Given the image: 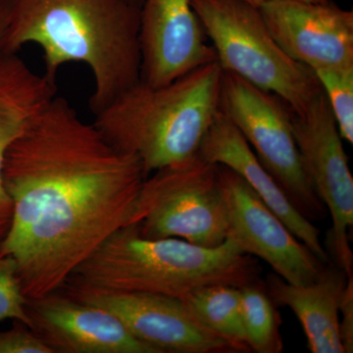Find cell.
<instances>
[{
    "mask_svg": "<svg viewBox=\"0 0 353 353\" xmlns=\"http://www.w3.org/2000/svg\"><path fill=\"white\" fill-rule=\"evenodd\" d=\"M141 81L161 87L216 59L190 0H143Z\"/></svg>",
    "mask_w": 353,
    "mask_h": 353,
    "instance_id": "7c38bea8",
    "label": "cell"
},
{
    "mask_svg": "<svg viewBox=\"0 0 353 353\" xmlns=\"http://www.w3.org/2000/svg\"><path fill=\"white\" fill-rule=\"evenodd\" d=\"M347 281L343 269L329 263L321 276L310 284L292 285L277 274H271L264 285L276 306L289 307L296 316L311 352L343 353L339 325Z\"/></svg>",
    "mask_w": 353,
    "mask_h": 353,
    "instance_id": "9a60e30c",
    "label": "cell"
},
{
    "mask_svg": "<svg viewBox=\"0 0 353 353\" xmlns=\"http://www.w3.org/2000/svg\"><path fill=\"white\" fill-rule=\"evenodd\" d=\"M218 176L229 216L228 238L245 254L270 265L290 284L303 285L317 280L328 264L290 232L239 174L218 165Z\"/></svg>",
    "mask_w": 353,
    "mask_h": 353,
    "instance_id": "30bf717a",
    "label": "cell"
},
{
    "mask_svg": "<svg viewBox=\"0 0 353 353\" xmlns=\"http://www.w3.org/2000/svg\"><path fill=\"white\" fill-rule=\"evenodd\" d=\"M339 334L343 353L353 352V278H348L340 306Z\"/></svg>",
    "mask_w": 353,
    "mask_h": 353,
    "instance_id": "7402d4cb",
    "label": "cell"
},
{
    "mask_svg": "<svg viewBox=\"0 0 353 353\" xmlns=\"http://www.w3.org/2000/svg\"><path fill=\"white\" fill-rule=\"evenodd\" d=\"M61 290L111 313L132 336L160 353H238L204 326L181 299L92 287L72 279Z\"/></svg>",
    "mask_w": 353,
    "mask_h": 353,
    "instance_id": "9c48e42d",
    "label": "cell"
},
{
    "mask_svg": "<svg viewBox=\"0 0 353 353\" xmlns=\"http://www.w3.org/2000/svg\"><path fill=\"white\" fill-rule=\"evenodd\" d=\"M259 259L241 252L232 239L204 248L181 239H148L134 224L121 228L71 278L116 290L143 292L183 299L213 285L246 287L261 282Z\"/></svg>",
    "mask_w": 353,
    "mask_h": 353,
    "instance_id": "277c9868",
    "label": "cell"
},
{
    "mask_svg": "<svg viewBox=\"0 0 353 353\" xmlns=\"http://www.w3.org/2000/svg\"><path fill=\"white\" fill-rule=\"evenodd\" d=\"M6 320L30 327L27 297L21 285L18 265L12 257L0 255V322Z\"/></svg>",
    "mask_w": 353,
    "mask_h": 353,
    "instance_id": "ffe728a7",
    "label": "cell"
},
{
    "mask_svg": "<svg viewBox=\"0 0 353 353\" xmlns=\"http://www.w3.org/2000/svg\"><path fill=\"white\" fill-rule=\"evenodd\" d=\"M30 328L54 353H160L139 341L108 311L64 290L27 299Z\"/></svg>",
    "mask_w": 353,
    "mask_h": 353,
    "instance_id": "4fadbf2b",
    "label": "cell"
},
{
    "mask_svg": "<svg viewBox=\"0 0 353 353\" xmlns=\"http://www.w3.org/2000/svg\"><path fill=\"white\" fill-rule=\"evenodd\" d=\"M241 1L246 2V3L250 4V6L259 8L261 4H263L264 2L269 1V0H241ZM303 1L319 2L324 1V0H303Z\"/></svg>",
    "mask_w": 353,
    "mask_h": 353,
    "instance_id": "cb8c5ba5",
    "label": "cell"
},
{
    "mask_svg": "<svg viewBox=\"0 0 353 353\" xmlns=\"http://www.w3.org/2000/svg\"><path fill=\"white\" fill-rule=\"evenodd\" d=\"M141 6L132 0H10L4 53L34 43L43 75L57 83L65 64H85L94 78V115L141 82Z\"/></svg>",
    "mask_w": 353,
    "mask_h": 353,
    "instance_id": "7a4b0ae2",
    "label": "cell"
},
{
    "mask_svg": "<svg viewBox=\"0 0 353 353\" xmlns=\"http://www.w3.org/2000/svg\"><path fill=\"white\" fill-rule=\"evenodd\" d=\"M57 95V83L39 75L18 57H0V245L8 233L12 201L3 183L7 150Z\"/></svg>",
    "mask_w": 353,
    "mask_h": 353,
    "instance_id": "2e32d148",
    "label": "cell"
},
{
    "mask_svg": "<svg viewBox=\"0 0 353 353\" xmlns=\"http://www.w3.org/2000/svg\"><path fill=\"white\" fill-rule=\"evenodd\" d=\"M0 353H54L27 325L14 321L12 328L0 332Z\"/></svg>",
    "mask_w": 353,
    "mask_h": 353,
    "instance_id": "44dd1931",
    "label": "cell"
},
{
    "mask_svg": "<svg viewBox=\"0 0 353 353\" xmlns=\"http://www.w3.org/2000/svg\"><path fill=\"white\" fill-rule=\"evenodd\" d=\"M220 110L254 148L259 161L297 210L310 221L321 218L325 205L304 171L290 106L278 95L224 72Z\"/></svg>",
    "mask_w": 353,
    "mask_h": 353,
    "instance_id": "52a82bcc",
    "label": "cell"
},
{
    "mask_svg": "<svg viewBox=\"0 0 353 353\" xmlns=\"http://www.w3.org/2000/svg\"><path fill=\"white\" fill-rule=\"evenodd\" d=\"M294 139L304 171L332 218L334 261L353 278L350 232L353 226V179L336 120L324 90L303 114L292 113Z\"/></svg>",
    "mask_w": 353,
    "mask_h": 353,
    "instance_id": "ba28073f",
    "label": "cell"
},
{
    "mask_svg": "<svg viewBox=\"0 0 353 353\" xmlns=\"http://www.w3.org/2000/svg\"><path fill=\"white\" fill-rule=\"evenodd\" d=\"M260 13L280 48L313 72L353 68V12L331 0H269Z\"/></svg>",
    "mask_w": 353,
    "mask_h": 353,
    "instance_id": "8fae6325",
    "label": "cell"
},
{
    "mask_svg": "<svg viewBox=\"0 0 353 353\" xmlns=\"http://www.w3.org/2000/svg\"><path fill=\"white\" fill-rule=\"evenodd\" d=\"M223 74L213 61L161 87L141 81L94 115V126L146 176L180 163L199 153L219 113Z\"/></svg>",
    "mask_w": 353,
    "mask_h": 353,
    "instance_id": "3957f363",
    "label": "cell"
},
{
    "mask_svg": "<svg viewBox=\"0 0 353 353\" xmlns=\"http://www.w3.org/2000/svg\"><path fill=\"white\" fill-rule=\"evenodd\" d=\"M181 299L204 326L229 341L236 352H252L241 320L240 288L208 285Z\"/></svg>",
    "mask_w": 353,
    "mask_h": 353,
    "instance_id": "e0dca14e",
    "label": "cell"
},
{
    "mask_svg": "<svg viewBox=\"0 0 353 353\" xmlns=\"http://www.w3.org/2000/svg\"><path fill=\"white\" fill-rule=\"evenodd\" d=\"M132 1L136 2V3H138L139 6H141V3H143V0H132Z\"/></svg>",
    "mask_w": 353,
    "mask_h": 353,
    "instance_id": "d4e9b609",
    "label": "cell"
},
{
    "mask_svg": "<svg viewBox=\"0 0 353 353\" xmlns=\"http://www.w3.org/2000/svg\"><path fill=\"white\" fill-rule=\"evenodd\" d=\"M224 72L278 95L303 114L323 88L314 72L294 61L272 36L259 8L241 0H190Z\"/></svg>",
    "mask_w": 353,
    "mask_h": 353,
    "instance_id": "5b68a950",
    "label": "cell"
},
{
    "mask_svg": "<svg viewBox=\"0 0 353 353\" xmlns=\"http://www.w3.org/2000/svg\"><path fill=\"white\" fill-rule=\"evenodd\" d=\"M10 18V0H0V57L4 53V41Z\"/></svg>",
    "mask_w": 353,
    "mask_h": 353,
    "instance_id": "603a6c76",
    "label": "cell"
},
{
    "mask_svg": "<svg viewBox=\"0 0 353 353\" xmlns=\"http://www.w3.org/2000/svg\"><path fill=\"white\" fill-rule=\"evenodd\" d=\"M201 157L239 174L257 196L325 264L331 257L320 241V230L301 214L277 181L265 169L252 148L221 110L202 139Z\"/></svg>",
    "mask_w": 353,
    "mask_h": 353,
    "instance_id": "5bb4252c",
    "label": "cell"
},
{
    "mask_svg": "<svg viewBox=\"0 0 353 353\" xmlns=\"http://www.w3.org/2000/svg\"><path fill=\"white\" fill-rule=\"evenodd\" d=\"M148 239L175 238L216 248L229 236L218 165L199 153L146 176L131 223Z\"/></svg>",
    "mask_w": 353,
    "mask_h": 353,
    "instance_id": "8992f818",
    "label": "cell"
},
{
    "mask_svg": "<svg viewBox=\"0 0 353 353\" xmlns=\"http://www.w3.org/2000/svg\"><path fill=\"white\" fill-rule=\"evenodd\" d=\"M276 307L267 292L264 281L241 288V320L252 352H283L281 318Z\"/></svg>",
    "mask_w": 353,
    "mask_h": 353,
    "instance_id": "ac0fdd59",
    "label": "cell"
},
{
    "mask_svg": "<svg viewBox=\"0 0 353 353\" xmlns=\"http://www.w3.org/2000/svg\"><path fill=\"white\" fill-rule=\"evenodd\" d=\"M333 112L341 139L353 143V68L314 71Z\"/></svg>",
    "mask_w": 353,
    "mask_h": 353,
    "instance_id": "d6986e66",
    "label": "cell"
},
{
    "mask_svg": "<svg viewBox=\"0 0 353 353\" xmlns=\"http://www.w3.org/2000/svg\"><path fill=\"white\" fill-rule=\"evenodd\" d=\"M146 174L55 95L13 141L3 165L12 218L0 255L18 265L28 299L57 292L131 223Z\"/></svg>",
    "mask_w": 353,
    "mask_h": 353,
    "instance_id": "6da1fadb",
    "label": "cell"
}]
</instances>
